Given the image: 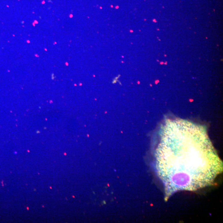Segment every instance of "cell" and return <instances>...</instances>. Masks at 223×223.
<instances>
[{
	"label": "cell",
	"instance_id": "6da1fadb",
	"mask_svg": "<svg viewBox=\"0 0 223 223\" xmlns=\"http://www.w3.org/2000/svg\"><path fill=\"white\" fill-rule=\"evenodd\" d=\"M155 158L166 200L178 191H196L211 185L223 172L222 162L205 128L183 119L165 121Z\"/></svg>",
	"mask_w": 223,
	"mask_h": 223
}]
</instances>
